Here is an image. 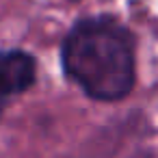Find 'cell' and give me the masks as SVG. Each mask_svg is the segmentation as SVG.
<instances>
[{"label":"cell","instance_id":"obj_3","mask_svg":"<svg viewBox=\"0 0 158 158\" xmlns=\"http://www.w3.org/2000/svg\"><path fill=\"white\" fill-rule=\"evenodd\" d=\"M72 2H78V0H72Z\"/></svg>","mask_w":158,"mask_h":158},{"label":"cell","instance_id":"obj_1","mask_svg":"<svg viewBox=\"0 0 158 158\" xmlns=\"http://www.w3.org/2000/svg\"><path fill=\"white\" fill-rule=\"evenodd\" d=\"M61 67L89 100H126L136 85V39L113 15L82 18L61 44Z\"/></svg>","mask_w":158,"mask_h":158},{"label":"cell","instance_id":"obj_2","mask_svg":"<svg viewBox=\"0 0 158 158\" xmlns=\"http://www.w3.org/2000/svg\"><path fill=\"white\" fill-rule=\"evenodd\" d=\"M37 82V61L24 50H0V108Z\"/></svg>","mask_w":158,"mask_h":158}]
</instances>
